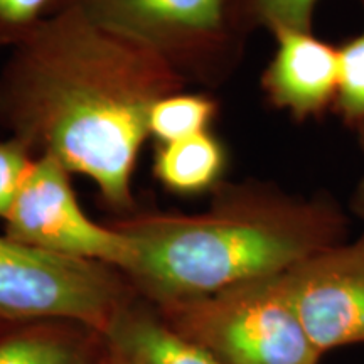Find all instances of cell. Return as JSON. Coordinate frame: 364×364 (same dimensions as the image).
<instances>
[{
	"instance_id": "1",
	"label": "cell",
	"mask_w": 364,
	"mask_h": 364,
	"mask_svg": "<svg viewBox=\"0 0 364 364\" xmlns=\"http://www.w3.org/2000/svg\"><path fill=\"white\" fill-rule=\"evenodd\" d=\"M188 86L145 44L63 7L9 49L0 129L86 177L105 206L129 216L150 110Z\"/></svg>"
},
{
	"instance_id": "2",
	"label": "cell",
	"mask_w": 364,
	"mask_h": 364,
	"mask_svg": "<svg viewBox=\"0 0 364 364\" xmlns=\"http://www.w3.org/2000/svg\"><path fill=\"white\" fill-rule=\"evenodd\" d=\"M209 198L194 215L135 211L110 223L130 243L122 273L156 307L282 275L348 240V215L326 193L302 196L243 179L225 181Z\"/></svg>"
},
{
	"instance_id": "3",
	"label": "cell",
	"mask_w": 364,
	"mask_h": 364,
	"mask_svg": "<svg viewBox=\"0 0 364 364\" xmlns=\"http://www.w3.org/2000/svg\"><path fill=\"white\" fill-rule=\"evenodd\" d=\"M179 334L221 364H318L282 275L157 307Z\"/></svg>"
},
{
	"instance_id": "4",
	"label": "cell",
	"mask_w": 364,
	"mask_h": 364,
	"mask_svg": "<svg viewBox=\"0 0 364 364\" xmlns=\"http://www.w3.org/2000/svg\"><path fill=\"white\" fill-rule=\"evenodd\" d=\"M63 7L145 44L206 91L235 75L250 39L233 0H65Z\"/></svg>"
},
{
	"instance_id": "5",
	"label": "cell",
	"mask_w": 364,
	"mask_h": 364,
	"mask_svg": "<svg viewBox=\"0 0 364 364\" xmlns=\"http://www.w3.org/2000/svg\"><path fill=\"white\" fill-rule=\"evenodd\" d=\"M135 295L117 268L0 235V322L70 321L105 336Z\"/></svg>"
},
{
	"instance_id": "6",
	"label": "cell",
	"mask_w": 364,
	"mask_h": 364,
	"mask_svg": "<svg viewBox=\"0 0 364 364\" xmlns=\"http://www.w3.org/2000/svg\"><path fill=\"white\" fill-rule=\"evenodd\" d=\"M71 176L58 159L36 156L4 216V235L44 252L124 272L130 262L129 240L115 226L86 215Z\"/></svg>"
},
{
	"instance_id": "7",
	"label": "cell",
	"mask_w": 364,
	"mask_h": 364,
	"mask_svg": "<svg viewBox=\"0 0 364 364\" xmlns=\"http://www.w3.org/2000/svg\"><path fill=\"white\" fill-rule=\"evenodd\" d=\"M282 280L322 356L364 343V233L299 262Z\"/></svg>"
},
{
	"instance_id": "8",
	"label": "cell",
	"mask_w": 364,
	"mask_h": 364,
	"mask_svg": "<svg viewBox=\"0 0 364 364\" xmlns=\"http://www.w3.org/2000/svg\"><path fill=\"white\" fill-rule=\"evenodd\" d=\"M275 51L262 71L267 103L304 124L332 113L338 93L339 49L312 31L277 27Z\"/></svg>"
},
{
	"instance_id": "9",
	"label": "cell",
	"mask_w": 364,
	"mask_h": 364,
	"mask_svg": "<svg viewBox=\"0 0 364 364\" xmlns=\"http://www.w3.org/2000/svg\"><path fill=\"white\" fill-rule=\"evenodd\" d=\"M103 338L108 351L122 364H221L179 334L139 294L122 309Z\"/></svg>"
},
{
	"instance_id": "10",
	"label": "cell",
	"mask_w": 364,
	"mask_h": 364,
	"mask_svg": "<svg viewBox=\"0 0 364 364\" xmlns=\"http://www.w3.org/2000/svg\"><path fill=\"white\" fill-rule=\"evenodd\" d=\"M103 351V336L76 322H0V364H98Z\"/></svg>"
},
{
	"instance_id": "11",
	"label": "cell",
	"mask_w": 364,
	"mask_h": 364,
	"mask_svg": "<svg viewBox=\"0 0 364 364\" xmlns=\"http://www.w3.org/2000/svg\"><path fill=\"white\" fill-rule=\"evenodd\" d=\"M230 150L215 132L156 145L152 176L167 193L181 198L211 194L226 181Z\"/></svg>"
},
{
	"instance_id": "12",
	"label": "cell",
	"mask_w": 364,
	"mask_h": 364,
	"mask_svg": "<svg viewBox=\"0 0 364 364\" xmlns=\"http://www.w3.org/2000/svg\"><path fill=\"white\" fill-rule=\"evenodd\" d=\"M220 115V100L211 91L167 95L154 105L149 115V136L156 145L177 142L213 130Z\"/></svg>"
},
{
	"instance_id": "13",
	"label": "cell",
	"mask_w": 364,
	"mask_h": 364,
	"mask_svg": "<svg viewBox=\"0 0 364 364\" xmlns=\"http://www.w3.org/2000/svg\"><path fill=\"white\" fill-rule=\"evenodd\" d=\"M318 0H233L236 19L243 33L252 36L257 31L277 27L312 31L314 12Z\"/></svg>"
},
{
	"instance_id": "14",
	"label": "cell",
	"mask_w": 364,
	"mask_h": 364,
	"mask_svg": "<svg viewBox=\"0 0 364 364\" xmlns=\"http://www.w3.org/2000/svg\"><path fill=\"white\" fill-rule=\"evenodd\" d=\"M338 93L332 113L353 132L364 124V31L338 46Z\"/></svg>"
},
{
	"instance_id": "15",
	"label": "cell",
	"mask_w": 364,
	"mask_h": 364,
	"mask_svg": "<svg viewBox=\"0 0 364 364\" xmlns=\"http://www.w3.org/2000/svg\"><path fill=\"white\" fill-rule=\"evenodd\" d=\"M63 6L65 0H0V49H12Z\"/></svg>"
},
{
	"instance_id": "16",
	"label": "cell",
	"mask_w": 364,
	"mask_h": 364,
	"mask_svg": "<svg viewBox=\"0 0 364 364\" xmlns=\"http://www.w3.org/2000/svg\"><path fill=\"white\" fill-rule=\"evenodd\" d=\"M34 159L33 149L16 136L0 140V220L12 206Z\"/></svg>"
},
{
	"instance_id": "17",
	"label": "cell",
	"mask_w": 364,
	"mask_h": 364,
	"mask_svg": "<svg viewBox=\"0 0 364 364\" xmlns=\"http://www.w3.org/2000/svg\"><path fill=\"white\" fill-rule=\"evenodd\" d=\"M349 206H351V211L354 213V215H356L358 218H361V220L364 221V176L361 177V181L358 182L356 189H354Z\"/></svg>"
},
{
	"instance_id": "18",
	"label": "cell",
	"mask_w": 364,
	"mask_h": 364,
	"mask_svg": "<svg viewBox=\"0 0 364 364\" xmlns=\"http://www.w3.org/2000/svg\"><path fill=\"white\" fill-rule=\"evenodd\" d=\"M98 364H122L120 361H118V359L113 356V354L108 351L107 349V346H105V351H103V354H102V358H100V361H98Z\"/></svg>"
},
{
	"instance_id": "19",
	"label": "cell",
	"mask_w": 364,
	"mask_h": 364,
	"mask_svg": "<svg viewBox=\"0 0 364 364\" xmlns=\"http://www.w3.org/2000/svg\"><path fill=\"white\" fill-rule=\"evenodd\" d=\"M356 135H358V144H359V147H361V150H363V154H364V124H361L358 127L356 130Z\"/></svg>"
},
{
	"instance_id": "20",
	"label": "cell",
	"mask_w": 364,
	"mask_h": 364,
	"mask_svg": "<svg viewBox=\"0 0 364 364\" xmlns=\"http://www.w3.org/2000/svg\"><path fill=\"white\" fill-rule=\"evenodd\" d=\"M359 2V6H361V9H363V12H364V0H358Z\"/></svg>"
}]
</instances>
